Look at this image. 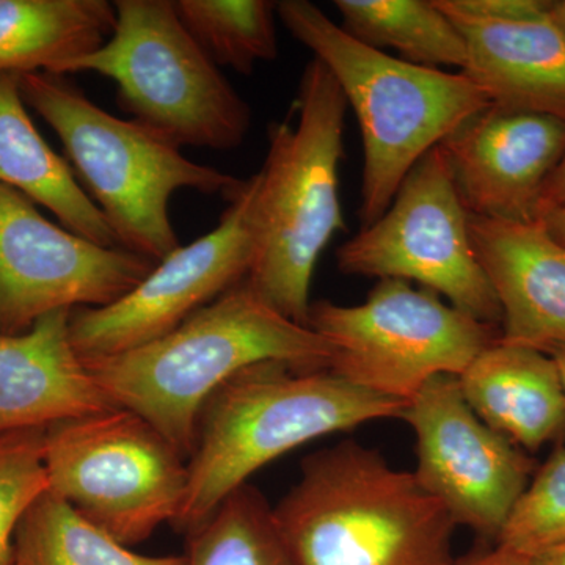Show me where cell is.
Masks as SVG:
<instances>
[{"label": "cell", "instance_id": "6da1fadb", "mask_svg": "<svg viewBox=\"0 0 565 565\" xmlns=\"http://www.w3.org/2000/svg\"><path fill=\"white\" fill-rule=\"evenodd\" d=\"M329 360L321 334L243 281L158 340L84 363L118 407L141 416L191 459L203 407L226 381L253 364L319 370Z\"/></svg>", "mask_w": 565, "mask_h": 565}, {"label": "cell", "instance_id": "7a4b0ae2", "mask_svg": "<svg viewBox=\"0 0 565 565\" xmlns=\"http://www.w3.org/2000/svg\"><path fill=\"white\" fill-rule=\"evenodd\" d=\"M292 107L296 121L269 126L266 161L255 173V256L244 281L286 318L308 326L316 266L344 230L340 166L348 102L313 58Z\"/></svg>", "mask_w": 565, "mask_h": 565}, {"label": "cell", "instance_id": "3957f363", "mask_svg": "<svg viewBox=\"0 0 565 565\" xmlns=\"http://www.w3.org/2000/svg\"><path fill=\"white\" fill-rule=\"evenodd\" d=\"M278 20L332 73L355 111L363 143L362 226L377 221L415 163L489 96L460 71L424 68L353 39L308 0H282Z\"/></svg>", "mask_w": 565, "mask_h": 565}, {"label": "cell", "instance_id": "277c9868", "mask_svg": "<svg viewBox=\"0 0 565 565\" xmlns=\"http://www.w3.org/2000/svg\"><path fill=\"white\" fill-rule=\"evenodd\" d=\"M407 405L349 384L329 367L282 362L245 367L203 407L174 526L191 533L259 468L286 452L375 419L403 418Z\"/></svg>", "mask_w": 565, "mask_h": 565}, {"label": "cell", "instance_id": "5b68a950", "mask_svg": "<svg viewBox=\"0 0 565 565\" xmlns=\"http://www.w3.org/2000/svg\"><path fill=\"white\" fill-rule=\"evenodd\" d=\"M274 515L294 565L455 564L444 504L359 441L307 457Z\"/></svg>", "mask_w": 565, "mask_h": 565}, {"label": "cell", "instance_id": "8992f818", "mask_svg": "<svg viewBox=\"0 0 565 565\" xmlns=\"http://www.w3.org/2000/svg\"><path fill=\"white\" fill-rule=\"evenodd\" d=\"M20 84L25 104L57 134L71 170L125 250L162 262L181 247L169 214L174 192L228 200L239 188L232 174L191 161L139 122L96 106L65 76L24 74Z\"/></svg>", "mask_w": 565, "mask_h": 565}, {"label": "cell", "instance_id": "52a82bcc", "mask_svg": "<svg viewBox=\"0 0 565 565\" xmlns=\"http://www.w3.org/2000/svg\"><path fill=\"white\" fill-rule=\"evenodd\" d=\"M102 47L66 63L58 76L96 73L114 81L121 109L173 147L234 150L252 109L182 25L173 0H117Z\"/></svg>", "mask_w": 565, "mask_h": 565}, {"label": "cell", "instance_id": "ba28073f", "mask_svg": "<svg viewBox=\"0 0 565 565\" xmlns=\"http://www.w3.org/2000/svg\"><path fill=\"white\" fill-rule=\"evenodd\" d=\"M308 327L329 344L330 371L405 404L438 375H462L501 337L500 327L403 280H379L360 305L318 300Z\"/></svg>", "mask_w": 565, "mask_h": 565}, {"label": "cell", "instance_id": "9c48e42d", "mask_svg": "<svg viewBox=\"0 0 565 565\" xmlns=\"http://www.w3.org/2000/svg\"><path fill=\"white\" fill-rule=\"evenodd\" d=\"M43 459L50 492L129 548L184 505L185 457L126 408L47 427Z\"/></svg>", "mask_w": 565, "mask_h": 565}, {"label": "cell", "instance_id": "30bf717a", "mask_svg": "<svg viewBox=\"0 0 565 565\" xmlns=\"http://www.w3.org/2000/svg\"><path fill=\"white\" fill-rule=\"evenodd\" d=\"M337 266L345 275L418 282L478 321L501 326L441 145L415 163L388 210L338 248Z\"/></svg>", "mask_w": 565, "mask_h": 565}, {"label": "cell", "instance_id": "8fae6325", "mask_svg": "<svg viewBox=\"0 0 565 565\" xmlns=\"http://www.w3.org/2000/svg\"><path fill=\"white\" fill-rule=\"evenodd\" d=\"M226 202L214 230L156 263L120 300L71 311V341L84 362L158 340L247 278L255 256L256 174Z\"/></svg>", "mask_w": 565, "mask_h": 565}, {"label": "cell", "instance_id": "7c38bea8", "mask_svg": "<svg viewBox=\"0 0 565 565\" xmlns=\"http://www.w3.org/2000/svg\"><path fill=\"white\" fill-rule=\"evenodd\" d=\"M154 266L55 225L28 196L0 184V333L25 332L52 311L107 307Z\"/></svg>", "mask_w": 565, "mask_h": 565}, {"label": "cell", "instance_id": "4fadbf2b", "mask_svg": "<svg viewBox=\"0 0 565 565\" xmlns=\"http://www.w3.org/2000/svg\"><path fill=\"white\" fill-rule=\"evenodd\" d=\"M403 418L416 435L414 475L423 489L456 526L497 541L533 478V459L475 414L455 375L427 382Z\"/></svg>", "mask_w": 565, "mask_h": 565}, {"label": "cell", "instance_id": "5bb4252c", "mask_svg": "<svg viewBox=\"0 0 565 565\" xmlns=\"http://www.w3.org/2000/svg\"><path fill=\"white\" fill-rule=\"evenodd\" d=\"M470 214L539 221L541 196L565 156V120L489 107L441 143Z\"/></svg>", "mask_w": 565, "mask_h": 565}, {"label": "cell", "instance_id": "9a60e30c", "mask_svg": "<svg viewBox=\"0 0 565 565\" xmlns=\"http://www.w3.org/2000/svg\"><path fill=\"white\" fill-rule=\"evenodd\" d=\"M470 234L500 303V340L539 351L565 344L564 245L541 221L470 214Z\"/></svg>", "mask_w": 565, "mask_h": 565}, {"label": "cell", "instance_id": "2e32d148", "mask_svg": "<svg viewBox=\"0 0 565 565\" xmlns=\"http://www.w3.org/2000/svg\"><path fill=\"white\" fill-rule=\"evenodd\" d=\"M71 311L44 315L22 333H0V435L120 408L74 349Z\"/></svg>", "mask_w": 565, "mask_h": 565}, {"label": "cell", "instance_id": "e0dca14e", "mask_svg": "<svg viewBox=\"0 0 565 565\" xmlns=\"http://www.w3.org/2000/svg\"><path fill=\"white\" fill-rule=\"evenodd\" d=\"M435 2L467 44V65L460 73L484 90L490 107L565 120V35L550 14L492 20L457 11L448 0Z\"/></svg>", "mask_w": 565, "mask_h": 565}, {"label": "cell", "instance_id": "ac0fdd59", "mask_svg": "<svg viewBox=\"0 0 565 565\" xmlns=\"http://www.w3.org/2000/svg\"><path fill=\"white\" fill-rule=\"evenodd\" d=\"M459 384L475 414L523 451L565 441V386L548 353L494 341Z\"/></svg>", "mask_w": 565, "mask_h": 565}, {"label": "cell", "instance_id": "d6986e66", "mask_svg": "<svg viewBox=\"0 0 565 565\" xmlns=\"http://www.w3.org/2000/svg\"><path fill=\"white\" fill-rule=\"evenodd\" d=\"M20 77L0 74V184L50 210L70 232L103 247H120L70 163L52 150L33 125Z\"/></svg>", "mask_w": 565, "mask_h": 565}, {"label": "cell", "instance_id": "ffe728a7", "mask_svg": "<svg viewBox=\"0 0 565 565\" xmlns=\"http://www.w3.org/2000/svg\"><path fill=\"white\" fill-rule=\"evenodd\" d=\"M117 13L107 0H0V74H61L102 47Z\"/></svg>", "mask_w": 565, "mask_h": 565}, {"label": "cell", "instance_id": "44dd1931", "mask_svg": "<svg viewBox=\"0 0 565 565\" xmlns=\"http://www.w3.org/2000/svg\"><path fill=\"white\" fill-rule=\"evenodd\" d=\"M341 28L360 43L424 68L467 65V44L435 0H334Z\"/></svg>", "mask_w": 565, "mask_h": 565}, {"label": "cell", "instance_id": "7402d4cb", "mask_svg": "<svg viewBox=\"0 0 565 565\" xmlns=\"http://www.w3.org/2000/svg\"><path fill=\"white\" fill-rule=\"evenodd\" d=\"M14 550L20 565H185L184 556L132 552L50 490L22 516Z\"/></svg>", "mask_w": 565, "mask_h": 565}, {"label": "cell", "instance_id": "603a6c76", "mask_svg": "<svg viewBox=\"0 0 565 565\" xmlns=\"http://www.w3.org/2000/svg\"><path fill=\"white\" fill-rule=\"evenodd\" d=\"M188 535L185 565H294L274 509L248 484L230 493Z\"/></svg>", "mask_w": 565, "mask_h": 565}, {"label": "cell", "instance_id": "cb8c5ba5", "mask_svg": "<svg viewBox=\"0 0 565 565\" xmlns=\"http://www.w3.org/2000/svg\"><path fill=\"white\" fill-rule=\"evenodd\" d=\"M178 17L215 65L252 74L278 57L277 6L270 0H173Z\"/></svg>", "mask_w": 565, "mask_h": 565}, {"label": "cell", "instance_id": "d4e9b609", "mask_svg": "<svg viewBox=\"0 0 565 565\" xmlns=\"http://www.w3.org/2000/svg\"><path fill=\"white\" fill-rule=\"evenodd\" d=\"M564 542L565 445H557L516 501L497 545L533 559Z\"/></svg>", "mask_w": 565, "mask_h": 565}, {"label": "cell", "instance_id": "484cf974", "mask_svg": "<svg viewBox=\"0 0 565 565\" xmlns=\"http://www.w3.org/2000/svg\"><path fill=\"white\" fill-rule=\"evenodd\" d=\"M44 429L0 435V565L17 564L14 537L22 516L50 490Z\"/></svg>", "mask_w": 565, "mask_h": 565}, {"label": "cell", "instance_id": "4316f807", "mask_svg": "<svg viewBox=\"0 0 565 565\" xmlns=\"http://www.w3.org/2000/svg\"><path fill=\"white\" fill-rule=\"evenodd\" d=\"M449 6L471 17L492 20H530L546 17L550 0H448Z\"/></svg>", "mask_w": 565, "mask_h": 565}, {"label": "cell", "instance_id": "83f0119b", "mask_svg": "<svg viewBox=\"0 0 565 565\" xmlns=\"http://www.w3.org/2000/svg\"><path fill=\"white\" fill-rule=\"evenodd\" d=\"M561 207H565V156L555 172L546 181L541 196L539 221L548 212L561 210Z\"/></svg>", "mask_w": 565, "mask_h": 565}, {"label": "cell", "instance_id": "f1b7e54d", "mask_svg": "<svg viewBox=\"0 0 565 565\" xmlns=\"http://www.w3.org/2000/svg\"><path fill=\"white\" fill-rule=\"evenodd\" d=\"M452 565H533V561L530 557L516 555V553L509 552L503 546L497 545V548L490 550V552L467 557V559L459 561V563Z\"/></svg>", "mask_w": 565, "mask_h": 565}, {"label": "cell", "instance_id": "f546056e", "mask_svg": "<svg viewBox=\"0 0 565 565\" xmlns=\"http://www.w3.org/2000/svg\"><path fill=\"white\" fill-rule=\"evenodd\" d=\"M541 222L544 223L546 232L565 247V207L548 212L541 218Z\"/></svg>", "mask_w": 565, "mask_h": 565}, {"label": "cell", "instance_id": "4dcf8cb0", "mask_svg": "<svg viewBox=\"0 0 565 565\" xmlns=\"http://www.w3.org/2000/svg\"><path fill=\"white\" fill-rule=\"evenodd\" d=\"M533 565H565V542L533 557Z\"/></svg>", "mask_w": 565, "mask_h": 565}, {"label": "cell", "instance_id": "1f68e13d", "mask_svg": "<svg viewBox=\"0 0 565 565\" xmlns=\"http://www.w3.org/2000/svg\"><path fill=\"white\" fill-rule=\"evenodd\" d=\"M550 20L553 24L559 29L565 35V0H556V2H550Z\"/></svg>", "mask_w": 565, "mask_h": 565}, {"label": "cell", "instance_id": "d6a6232c", "mask_svg": "<svg viewBox=\"0 0 565 565\" xmlns=\"http://www.w3.org/2000/svg\"><path fill=\"white\" fill-rule=\"evenodd\" d=\"M544 352L548 353V355L555 360L565 386V344L552 345V348L545 349Z\"/></svg>", "mask_w": 565, "mask_h": 565}, {"label": "cell", "instance_id": "836d02e7", "mask_svg": "<svg viewBox=\"0 0 565 565\" xmlns=\"http://www.w3.org/2000/svg\"><path fill=\"white\" fill-rule=\"evenodd\" d=\"M14 565H20V564H18V563H17V564H14Z\"/></svg>", "mask_w": 565, "mask_h": 565}]
</instances>
